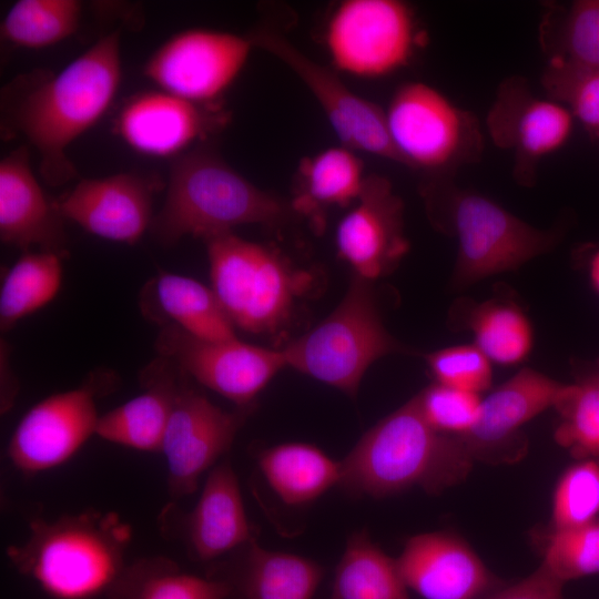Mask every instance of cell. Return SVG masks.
Wrapping results in <instances>:
<instances>
[{
  "label": "cell",
  "mask_w": 599,
  "mask_h": 599,
  "mask_svg": "<svg viewBox=\"0 0 599 599\" xmlns=\"http://www.w3.org/2000/svg\"><path fill=\"white\" fill-rule=\"evenodd\" d=\"M120 31L101 37L61 72L35 71L7 84L1 93V131L22 135L40 156L49 185L74 179L67 149L111 105L122 77Z\"/></svg>",
  "instance_id": "1"
},
{
  "label": "cell",
  "mask_w": 599,
  "mask_h": 599,
  "mask_svg": "<svg viewBox=\"0 0 599 599\" xmlns=\"http://www.w3.org/2000/svg\"><path fill=\"white\" fill-rule=\"evenodd\" d=\"M474 461L459 436L429 425L414 396L362 436L341 461L339 486L373 498L413 487L439 494L465 480Z\"/></svg>",
  "instance_id": "2"
},
{
  "label": "cell",
  "mask_w": 599,
  "mask_h": 599,
  "mask_svg": "<svg viewBox=\"0 0 599 599\" xmlns=\"http://www.w3.org/2000/svg\"><path fill=\"white\" fill-rule=\"evenodd\" d=\"M28 538L7 548L8 559L53 599L108 597L128 565L131 526L93 508L47 520L32 518Z\"/></svg>",
  "instance_id": "3"
},
{
  "label": "cell",
  "mask_w": 599,
  "mask_h": 599,
  "mask_svg": "<svg viewBox=\"0 0 599 599\" xmlns=\"http://www.w3.org/2000/svg\"><path fill=\"white\" fill-rule=\"evenodd\" d=\"M294 205L264 191L209 146H196L173 159L166 194L153 216L151 233L164 246L185 236L203 240L233 232L243 224L278 226Z\"/></svg>",
  "instance_id": "4"
},
{
  "label": "cell",
  "mask_w": 599,
  "mask_h": 599,
  "mask_svg": "<svg viewBox=\"0 0 599 599\" xmlns=\"http://www.w3.org/2000/svg\"><path fill=\"white\" fill-rule=\"evenodd\" d=\"M204 242L211 288L234 327L256 335L282 331L302 293V274L270 246L233 232Z\"/></svg>",
  "instance_id": "5"
},
{
  "label": "cell",
  "mask_w": 599,
  "mask_h": 599,
  "mask_svg": "<svg viewBox=\"0 0 599 599\" xmlns=\"http://www.w3.org/2000/svg\"><path fill=\"white\" fill-rule=\"evenodd\" d=\"M282 351L287 366L355 397L374 362L405 348L382 322L372 281L354 275L336 308Z\"/></svg>",
  "instance_id": "6"
},
{
  "label": "cell",
  "mask_w": 599,
  "mask_h": 599,
  "mask_svg": "<svg viewBox=\"0 0 599 599\" xmlns=\"http://www.w3.org/2000/svg\"><path fill=\"white\" fill-rule=\"evenodd\" d=\"M441 200L443 226L458 245L453 277L458 287L516 271L556 242V234L529 225L480 193L448 185Z\"/></svg>",
  "instance_id": "7"
},
{
  "label": "cell",
  "mask_w": 599,
  "mask_h": 599,
  "mask_svg": "<svg viewBox=\"0 0 599 599\" xmlns=\"http://www.w3.org/2000/svg\"><path fill=\"white\" fill-rule=\"evenodd\" d=\"M384 111L402 164L440 172L480 153L481 134L476 119L427 83H404Z\"/></svg>",
  "instance_id": "8"
},
{
  "label": "cell",
  "mask_w": 599,
  "mask_h": 599,
  "mask_svg": "<svg viewBox=\"0 0 599 599\" xmlns=\"http://www.w3.org/2000/svg\"><path fill=\"white\" fill-rule=\"evenodd\" d=\"M412 8L399 0H345L325 26L333 65L358 78H380L409 63L420 42Z\"/></svg>",
  "instance_id": "9"
},
{
  "label": "cell",
  "mask_w": 599,
  "mask_h": 599,
  "mask_svg": "<svg viewBox=\"0 0 599 599\" xmlns=\"http://www.w3.org/2000/svg\"><path fill=\"white\" fill-rule=\"evenodd\" d=\"M187 378L182 372L160 450L173 499L197 489L200 477L231 448L253 410V405L224 410L193 388Z\"/></svg>",
  "instance_id": "10"
},
{
  "label": "cell",
  "mask_w": 599,
  "mask_h": 599,
  "mask_svg": "<svg viewBox=\"0 0 599 599\" xmlns=\"http://www.w3.org/2000/svg\"><path fill=\"white\" fill-rule=\"evenodd\" d=\"M161 357L174 363L189 378L212 389L237 407L254 405L273 377L287 367L283 351L240 339L210 341L174 325L161 326L155 338Z\"/></svg>",
  "instance_id": "11"
},
{
  "label": "cell",
  "mask_w": 599,
  "mask_h": 599,
  "mask_svg": "<svg viewBox=\"0 0 599 599\" xmlns=\"http://www.w3.org/2000/svg\"><path fill=\"white\" fill-rule=\"evenodd\" d=\"M252 47L248 37L189 29L159 47L143 72L161 90L199 103H217L244 68Z\"/></svg>",
  "instance_id": "12"
},
{
  "label": "cell",
  "mask_w": 599,
  "mask_h": 599,
  "mask_svg": "<svg viewBox=\"0 0 599 599\" xmlns=\"http://www.w3.org/2000/svg\"><path fill=\"white\" fill-rule=\"evenodd\" d=\"M248 39L288 67L314 95L342 145L399 163L385 111L354 93L331 69L315 62L284 35L258 29Z\"/></svg>",
  "instance_id": "13"
},
{
  "label": "cell",
  "mask_w": 599,
  "mask_h": 599,
  "mask_svg": "<svg viewBox=\"0 0 599 599\" xmlns=\"http://www.w3.org/2000/svg\"><path fill=\"white\" fill-rule=\"evenodd\" d=\"M109 387L92 379L32 406L9 440L11 464L24 475H35L67 463L95 435L97 399Z\"/></svg>",
  "instance_id": "14"
},
{
  "label": "cell",
  "mask_w": 599,
  "mask_h": 599,
  "mask_svg": "<svg viewBox=\"0 0 599 599\" xmlns=\"http://www.w3.org/2000/svg\"><path fill=\"white\" fill-rule=\"evenodd\" d=\"M567 384L532 368H522L483 398L475 426L464 436L474 460L512 463L526 451L520 428L552 407Z\"/></svg>",
  "instance_id": "15"
},
{
  "label": "cell",
  "mask_w": 599,
  "mask_h": 599,
  "mask_svg": "<svg viewBox=\"0 0 599 599\" xmlns=\"http://www.w3.org/2000/svg\"><path fill=\"white\" fill-rule=\"evenodd\" d=\"M226 121V112L217 103H199L152 90L138 93L123 104L115 130L136 152L174 159L217 132Z\"/></svg>",
  "instance_id": "16"
},
{
  "label": "cell",
  "mask_w": 599,
  "mask_h": 599,
  "mask_svg": "<svg viewBox=\"0 0 599 599\" xmlns=\"http://www.w3.org/2000/svg\"><path fill=\"white\" fill-rule=\"evenodd\" d=\"M161 182L156 176L132 172L82 179L55 205L63 219L90 234L134 244L151 227L153 197Z\"/></svg>",
  "instance_id": "17"
},
{
  "label": "cell",
  "mask_w": 599,
  "mask_h": 599,
  "mask_svg": "<svg viewBox=\"0 0 599 599\" xmlns=\"http://www.w3.org/2000/svg\"><path fill=\"white\" fill-rule=\"evenodd\" d=\"M162 530L182 539L190 557L210 561L236 551L254 538L237 476L229 459L215 465L195 506L187 512L173 505L161 515Z\"/></svg>",
  "instance_id": "18"
},
{
  "label": "cell",
  "mask_w": 599,
  "mask_h": 599,
  "mask_svg": "<svg viewBox=\"0 0 599 599\" xmlns=\"http://www.w3.org/2000/svg\"><path fill=\"white\" fill-rule=\"evenodd\" d=\"M335 242L339 256L362 278L373 282L396 267L408 242L403 203L386 179L367 177L363 193L339 221Z\"/></svg>",
  "instance_id": "19"
},
{
  "label": "cell",
  "mask_w": 599,
  "mask_h": 599,
  "mask_svg": "<svg viewBox=\"0 0 599 599\" xmlns=\"http://www.w3.org/2000/svg\"><path fill=\"white\" fill-rule=\"evenodd\" d=\"M487 126L494 143L514 153L516 173L525 180L535 164L567 143L573 116L557 101L534 95L522 79L511 78L500 85Z\"/></svg>",
  "instance_id": "20"
},
{
  "label": "cell",
  "mask_w": 599,
  "mask_h": 599,
  "mask_svg": "<svg viewBox=\"0 0 599 599\" xmlns=\"http://www.w3.org/2000/svg\"><path fill=\"white\" fill-rule=\"evenodd\" d=\"M396 562L406 587L424 599H479L502 586L474 549L453 532L413 536Z\"/></svg>",
  "instance_id": "21"
},
{
  "label": "cell",
  "mask_w": 599,
  "mask_h": 599,
  "mask_svg": "<svg viewBox=\"0 0 599 599\" xmlns=\"http://www.w3.org/2000/svg\"><path fill=\"white\" fill-rule=\"evenodd\" d=\"M0 238L22 250L68 253L63 216L50 202L31 166L27 145L0 162Z\"/></svg>",
  "instance_id": "22"
},
{
  "label": "cell",
  "mask_w": 599,
  "mask_h": 599,
  "mask_svg": "<svg viewBox=\"0 0 599 599\" xmlns=\"http://www.w3.org/2000/svg\"><path fill=\"white\" fill-rule=\"evenodd\" d=\"M181 374L160 356L141 377L143 392L100 416L95 435L135 450L160 453Z\"/></svg>",
  "instance_id": "23"
},
{
  "label": "cell",
  "mask_w": 599,
  "mask_h": 599,
  "mask_svg": "<svg viewBox=\"0 0 599 599\" xmlns=\"http://www.w3.org/2000/svg\"><path fill=\"white\" fill-rule=\"evenodd\" d=\"M139 305L144 317L160 326L174 325L210 341L236 338L212 288L192 277L159 273L142 288Z\"/></svg>",
  "instance_id": "24"
},
{
  "label": "cell",
  "mask_w": 599,
  "mask_h": 599,
  "mask_svg": "<svg viewBox=\"0 0 599 599\" xmlns=\"http://www.w3.org/2000/svg\"><path fill=\"white\" fill-rule=\"evenodd\" d=\"M226 580L244 599H312L323 577L315 561L261 547L256 539L238 549Z\"/></svg>",
  "instance_id": "25"
},
{
  "label": "cell",
  "mask_w": 599,
  "mask_h": 599,
  "mask_svg": "<svg viewBox=\"0 0 599 599\" xmlns=\"http://www.w3.org/2000/svg\"><path fill=\"white\" fill-rule=\"evenodd\" d=\"M257 464L270 488L290 506L311 504L341 481V461L311 444L285 443L265 448Z\"/></svg>",
  "instance_id": "26"
},
{
  "label": "cell",
  "mask_w": 599,
  "mask_h": 599,
  "mask_svg": "<svg viewBox=\"0 0 599 599\" xmlns=\"http://www.w3.org/2000/svg\"><path fill=\"white\" fill-rule=\"evenodd\" d=\"M407 589L396 559L362 530L348 538L326 599H410Z\"/></svg>",
  "instance_id": "27"
},
{
  "label": "cell",
  "mask_w": 599,
  "mask_h": 599,
  "mask_svg": "<svg viewBox=\"0 0 599 599\" xmlns=\"http://www.w3.org/2000/svg\"><path fill=\"white\" fill-rule=\"evenodd\" d=\"M230 583L219 577L184 572L167 557H145L128 565L110 599H227Z\"/></svg>",
  "instance_id": "28"
},
{
  "label": "cell",
  "mask_w": 599,
  "mask_h": 599,
  "mask_svg": "<svg viewBox=\"0 0 599 599\" xmlns=\"http://www.w3.org/2000/svg\"><path fill=\"white\" fill-rule=\"evenodd\" d=\"M63 257L54 252L28 251L7 271L0 290L2 331L55 297L62 282Z\"/></svg>",
  "instance_id": "29"
},
{
  "label": "cell",
  "mask_w": 599,
  "mask_h": 599,
  "mask_svg": "<svg viewBox=\"0 0 599 599\" xmlns=\"http://www.w3.org/2000/svg\"><path fill=\"white\" fill-rule=\"evenodd\" d=\"M468 307L463 325L491 363L512 366L527 358L534 345V331L519 306L490 300Z\"/></svg>",
  "instance_id": "30"
},
{
  "label": "cell",
  "mask_w": 599,
  "mask_h": 599,
  "mask_svg": "<svg viewBox=\"0 0 599 599\" xmlns=\"http://www.w3.org/2000/svg\"><path fill=\"white\" fill-rule=\"evenodd\" d=\"M300 172L304 193L294 205L298 211L309 206H348L358 200L368 177L361 159L344 145L305 159Z\"/></svg>",
  "instance_id": "31"
},
{
  "label": "cell",
  "mask_w": 599,
  "mask_h": 599,
  "mask_svg": "<svg viewBox=\"0 0 599 599\" xmlns=\"http://www.w3.org/2000/svg\"><path fill=\"white\" fill-rule=\"evenodd\" d=\"M81 13L77 0H19L1 22V37L22 48H47L72 35Z\"/></svg>",
  "instance_id": "32"
},
{
  "label": "cell",
  "mask_w": 599,
  "mask_h": 599,
  "mask_svg": "<svg viewBox=\"0 0 599 599\" xmlns=\"http://www.w3.org/2000/svg\"><path fill=\"white\" fill-rule=\"evenodd\" d=\"M555 409L560 416L557 444L578 460L599 463V379L567 384Z\"/></svg>",
  "instance_id": "33"
},
{
  "label": "cell",
  "mask_w": 599,
  "mask_h": 599,
  "mask_svg": "<svg viewBox=\"0 0 599 599\" xmlns=\"http://www.w3.org/2000/svg\"><path fill=\"white\" fill-rule=\"evenodd\" d=\"M599 518V463L578 460L559 477L551 499L552 530L586 525Z\"/></svg>",
  "instance_id": "34"
},
{
  "label": "cell",
  "mask_w": 599,
  "mask_h": 599,
  "mask_svg": "<svg viewBox=\"0 0 599 599\" xmlns=\"http://www.w3.org/2000/svg\"><path fill=\"white\" fill-rule=\"evenodd\" d=\"M542 84L549 99L566 106L586 128L599 132V69L550 59Z\"/></svg>",
  "instance_id": "35"
},
{
  "label": "cell",
  "mask_w": 599,
  "mask_h": 599,
  "mask_svg": "<svg viewBox=\"0 0 599 599\" xmlns=\"http://www.w3.org/2000/svg\"><path fill=\"white\" fill-rule=\"evenodd\" d=\"M541 565L562 582L599 573V518L582 526L552 530Z\"/></svg>",
  "instance_id": "36"
},
{
  "label": "cell",
  "mask_w": 599,
  "mask_h": 599,
  "mask_svg": "<svg viewBox=\"0 0 599 599\" xmlns=\"http://www.w3.org/2000/svg\"><path fill=\"white\" fill-rule=\"evenodd\" d=\"M550 59L599 69V0L575 1L561 20Z\"/></svg>",
  "instance_id": "37"
},
{
  "label": "cell",
  "mask_w": 599,
  "mask_h": 599,
  "mask_svg": "<svg viewBox=\"0 0 599 599\" xmlns=\"http://www.w3.org/2000/svg\"><path fill=\"white\" fill-rule=\"evenodd\" d=\"M415 397L429 425L448 435H466L480 415V394L435 383Z\"/></svg>",
  "instance_id": "38"
},
{
  "label": "cell",
  "mask_w": 599,
  "mask_h": 599,
  "mask_svg": "<svg viewBox=\"0 0 599 599\" xmlns=\"http://www.w3.org/2000/svg\"><path fill=\"white\" fill-rule=\"evenodd\" d=\"M425 359L438 384L476 394L491 385V362L475 344L434 351Z\"/></svg>",
  "instance_id": "39"
},
{
  "label": "cell",
  "mask_w": 599,
  "mask_h": 599,
  "mask_svg": "<svg viewBox=\"0 0 599 599\" xmlns=\"http://www.w3.org/2000/svg\"><path fill=\"white\" fill-rule=\"evenodd\" d=\"M565 582L556 578L544 565L522 580L501 586L479 599H565Z\"/></svg>",
  "instance_id": "40"
},
{
  "label": "cell",
  "mask_w": 599,
  "mask_h": 599,
  "mask_svg": "<svg viewBox=\"0 0 599 599\" xmlns=\"http://www.w3.org/2000/svg\"><path fill=\"white\" fill-rule=\"evenodd\" d=\"M589 278L592 287L599 294V250L592 255L589 262Z\"/></svg>",
  "instance_id": "41"
},
{
  "label": "cell",
  "mask_w": 599,
  "mask_h": 599,
  "mask_svg": "<svg viewBox=\"0 0 599 599\" xmlns=\"http://www.w3.org/2000/svg\"><path fill=\"white\" fill-rule=\"evenodd\" d=\"M598 379H599V377H598Z\"/></svg>",
  "instance_id": "42"
}]
</instances>
